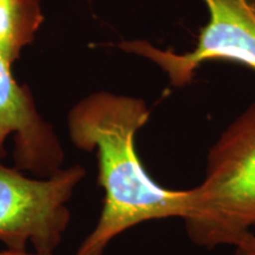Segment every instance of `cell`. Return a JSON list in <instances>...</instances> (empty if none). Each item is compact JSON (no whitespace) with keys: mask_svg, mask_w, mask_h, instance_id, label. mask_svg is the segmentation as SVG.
I'll use <instances>...</instances> for the list:
<instances>
[{"mask_svg":"<svg viewBox=\"0 0 255 255\" xmlns=\"http://www.w3.org/2000/svg\"><path fill=\"white\" fill-rule=\"evenodd\" d=\"M0 255H53L51 252H37L34 251L33 253H30L26 250H7L0 251Z\"/></svg>","mask_w":255,"mask_h":255,"instance_id":"8","label":"cell"},{"mask_svg":"<svg viewBox=\"0 0 255 255\" xmlns=\"http://www.w3.org/2000/svg\"><path fill=\"white\" fill-rule=\"evenodd\" d=\"M44 21L39 0H0V55L13 65Z\"/></svg>","mask_w":255,"mask_h":255,"instance_id":"6","label":"cell"},{"mask_svg":"<svg viewBox=\"0 0 255 255\" xmlns=\"http://www.w3.org/2000/svg\"><path fill=\"white\" fill-rule=\"evenodd\" d=\"M234 255H255V233H250L235 245Z\"/></svg>","mask_w":255,"mask_h":255,"instance_id":"7","label":"cell"},{"mask_svg":"<svg viewBox=\"0 0 255 255\" xmlns=\"http://www.w3.org/2000/svg\"><path fill=\"white\" fill-rule=\"evenodd\" d=\"M149 117L141 98L108 91L88 95L69 111L70 139L83 151H96L97 182L104 191L100 219L76 255H103L128 229L152 220H183L193 208V188L161 186L137 155L136 133Z\"/></svg>","mask_w":255,"mask_h":255,"instance_id":"1","label":"cell"},{"mask_svg":"<svg viewBox=\"0 0 255 255\" xmlns=\"http://www.w3.org/2000/svg\"><path fill=\"white\" fill-rule=\"evenodd\" d=\"M87 175L79 164L49 178L28 177L0 162V241L9 250L51 252L59 246L70 223L68 202Z\"/></svg>","mask_w":255,"mask_h":255,"instance_id":"3","label":"cell"},{"mask_svg":"<svg viewBox=\"0 0 255 255\" xmlns=\"http://www.w3.org/2000/svg\"><path fill=\"white\" fill-rule=\"evenodd\" d=\"M183 219L197 247H234L255 231V102L210 146L205 176Z\"/></svg>","mask_w":255,"mask_h":255,"instance_id":"2","label":"cell"},{"mask_svg":"<svg viewBox=\"0 0 255 255\" xmlns=\"http://www.w3.org/2000/svg\"><path fill=\"white\" fill-rule=\"evenodd\" d=\"M203 2L208 8L209 20L201 28L196 45L189 52L162 50L143 39L124 41L119 47L151 60L176 88L190 84L196 70L210 60H229L255 71V0Z\"/></svg>","mask_w":255,"mask_h":255,"instance_id":"4","label":"cell"},{"mask_svg":"<svg viewBox=\"0 0 255 255\" xmlns=\"http://www.w3.org/2000/svg\"><path fill=\"white\" fill-rule=\"evenodd\" d=\"M11 68L0 55V162L12 135L14 167L37 178L52 177L64 168L65 151L53 127L38 111L30 88L15 81Z\"/></svg>","mask_w":255,"mask_h":255,"instance_id":"5","label":"cell"}]
</instances>
